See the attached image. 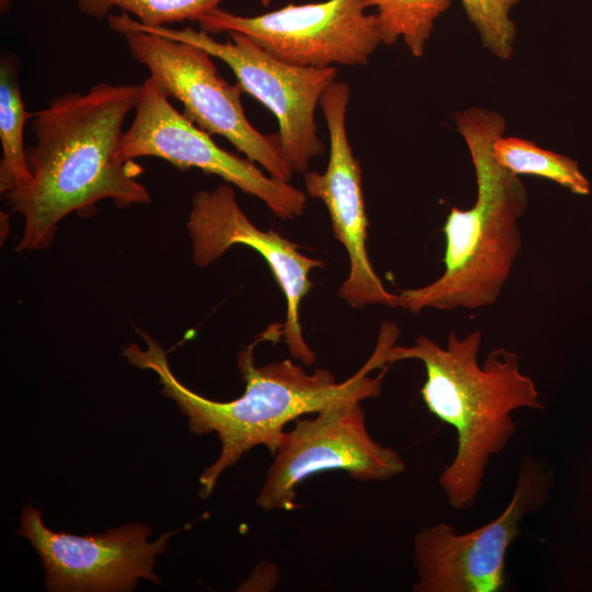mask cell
<instances>
[{"label":"cell","instance_id":"1","mask_svg":"<svg viewBox=\"0 0 592 592\" xmlns=\"http://www.w3.org/2000/svg\"><path fill=\"white\" fill-rule=\"evenodd\" d=\"M140 91L141 84L98 82L84 93L55 96L33 113L30 180L5 195L23 219L18 252L48 248L64 218L90 216L101 201L119 208L150 203L138 181L144 168L117 158L123 124Z\"/></svg>","mask_w":592,"mask_h":592},{"label":"cell","instance_id":"2","mask_svg":"<svg viewBox=\"0 0 592 592\" xmlns=\"http://www.w3.org/2000/svg\"><path fill=\"white\" fill-rule=\"evenodd\" d=\"M138 333L146 349L136 343L125 346L123 355L127 362L158 375L160 392L177 403L187 418L192 433L214 432L220 441L217 459L200 477L202 499L208 498L221 474L253 447L263 445L273 455L288 422L348 398L377 397L382 392L385 369L375 377L369 374L376 368H387L386 354L396 342L392 333L382 330L366 363L353 376L337 383L328 369L308 373L291 360L258 366L253 354L257 340L240 350L237 357L246 384L243 394L229 401H216L183 385L173 374L167 352L158 341L145 331L138 330Z\"/></svg>","mask_w":592,"mask_h":592},{"label":"cell","instance_id":"3","mask_svg":"<svg viewBox=\"0 0 592 592\" xmlns=\"http://www.w3.org/2000/svg\"><path fill=\"white\" fill-rule=\"evenodd\" d=\"M481 342L480 330L464 338L451 332L445 346L421 335L409 346L394 344L386 355L388 365L402 360L423 363L422 400L433 415L456 432V453L441 473L439 486L457 510L475 505L490 459L515 434L512 412L545 409L534 380L520 369L519 355L497 348L480 365Z\"/></svg>","mask_w":592,"mask_h":592},{"label":"cell","instance_id":"4","mask_svg":"<svg viewBox=\"0 0 592 592\" xmlns=\"http://www.w3.org/2000/svg\"><path fill=\"white\" fill-rule=\"evenodd\" d=\"M455 123L475 168L477 196L471 207H452L446 217L443 273L397 294L398 307L413 314L494 304L522 244L519 223L527 208V191L493 155V143L504 135L503 117L470 107L456 113Z\"/></svg>","mask_w":592,"mask_h":592},{"label":"cell","instance_id":"5","mask_svg":"<svg viewBox=\"0 0 592 592\" xmlns=\"http://www.w3.org/2000/svg\"><path fill=\"white\" fill-rule=\"evenodd\" d=\"M109 26L123 35L132 57L147 68L149 78L168 99L183 105V114L209 135H218L267 174L289 182L293 170L276 135H264L248 121L242 89L218 72L206 50L121 22L114 13Z\"/></svg>","mask_w":592,"mask_h":592},{"label":"cell","instance_id":"6","mask_svg":"<svg viewBox=\"0 0 592 592\" xmlns=\"http://www.w3.org/2000/svg\"><path fill=\"white\" fill-rule=\"evenodd\" d=\"M553 477L543 458L524 455L512 498L496 519L467 533L444 522L422 527L413 538L412 591L500 592L508 549L522 534L521 521L544 508Z\"/></svg>","mask_w":592,"mask_h":592},{"label":"cell","instance_id":"7","mask_svg":"<svg viewBox=\"0 0 592 592\" xmlns=\"http://www.w3.org/2000/svg\"><path fill=\"white\" fill-rule=\"evenodd\" d=\"M116 16L128 26L190 43L223 60L235 73L242 91L275 116L281 148L293 172L305 173L310 160L325 152L317 134L316 109L325 91L335 81V67L287 64L238 32H229L230 39L219 42L201 29L149 27L127 13Z\"/></svg>","mask_w":592,"mask_h":592},{"label":"cell","instance_id":"8","mask_svg":"<svg viewBox=\"0 0 592 592\" xmlns=\"http://www.w3.org/2000/svg\"><path fill=\"white\" fill-rule=\"evenodd\" d=\"M362 401L340 400L312 418L296 419L282 433L257 498L262 510H293L298 485L326 470H344L361 482L386 481L405 471L401 455L371 436Z\"/></svg>","mask_w":592,"mask_h":592},{"label":"cell","instance_id":"9","mask_svg":"<svg viewBox=\"0 0 592 592\" xmlns=\"http://www.w3.org/2000/svg\"><path fill=\"white\" fill-rule=\"evenodd\" d=\"M368 8V0H326L289 3L254 16L216 8L196 22L209 34L241 33L291 65L362 66L382 43L376 15Z\"/></svg>","mask_w":592,"mask_h":592},{"label":"cell","instance_id":"10","mask_svg":"<svg viewBox=\"0 0 592 592\" xmlns=\"http://www.w3.org/2000/svg\"><path fill=\"white\" fill-rule=\"evenodd\" d=\"M163 159L184 171L196 168L261 200L280 219H295L306 208V194L289 182L264 173L253 161L220 148L210 135L180 113L148 77L135 115L121 137L117 158Z\"/></svg>","mask_w":592,"mask_h":592},{"label":"cell","instance_id":"11","mask_svg":"<svg viewBox=\"0 0 592 592\" xmlns=\"http://www.w3.org/2000/svg\"><path fill=\"white\" fill-rule=\"evenodd\" d=\"M20 523L18 533L41 557L46 589L56 592H126L139 579L159 584L153 572L156 558L183 530L168 532L155 542L148 540L150 527L140 523L79 536L48 528L41 510L32 504L23 509Z\"/></svg>","mask_w":592,"mask_h":592},{"label":"cell","instance_id":"12","mask_svg":"<svg viewBox=\"0 0 592 592\" xmlns=\"http://www.w3.org/2000/svg\"><path fill=\"white\" fill-rule=\"evenodd\" d=\"M193 262L205 267L234 246H247L269 265L286 301L280 333L291 355L311 365L316 355L307 344L299 319L301 300L311 288L310 273L323 266L320 259L303 253L298 246L274 230L258 228L240 207L232 185L201 190L192 197L186 221Z\"/></svg>","mask_w":592,"mask_h":592},{"label":"cell","instance_id":"13","mask_svg":"<svg viewBox=\"0 0 592 592\" xmlns=\"http://www.w3.org/2000/svg\"><path fill=\"white\" fill-rule=\"evenodd\" d=\"M350 87L334 81L322 94V110L330 140L323 172H305L306 192L321 201L330 216L334 237L349 258V273L339 296L353 308L371 305L398 307L397 294L388 292L367 253L368 220L362 189V169L346 132Z\"/></svg>","mask_w":592,"mask_h":592},{"label":"cell","instance_id":"14","mask_svg":"<svg viewBox=\"0 0 592 592\" xmlns=\"http://www.w3.org/2000/svg\"><path fill=\"white\" fill-rule=\"evenodd\" d=\"M32 115L22 99L15 58L4 54L0 60V192L4 196L30 180L24 127Z\"/></svg>","mask_w":592,"mask_h":592},{"label":"cell","instance_id":"15","mask_svg":"<svg viewBox=\"0 0 592 592\" xmlns=\"http://www.w3.org/2000/svg\"><path fill=\"white\" fill-rule=\"evenodd\" d=\"M493 155L503 168L517 177H540L574 194L590 193V183L576 160L540 148L527 139L502 135L493 143Z\"/></svg>","mask_w":592,"mask_h":592},{"label":"cell","instance_id":"16","mask_svg":"<svg viewBox=\"0 0 592 592\" xmlns=\"http://www.w3.org/2000/svg\"><path fill=\"white\" fill-rule=\"evenodd\" d=\"M368 4L375 8L382 43L401 39L412 56L421 57L451 0H368Z\"/></svg>","mask_w":592,"mask_h":592},{"label":"cell","instance_id":"17","mask_svg":"<svg viewBox=\"0 0 592 592\" xmlns=\"http://www.w3.org/2000/svg\"><path fill=\"white\" fill-rule=\"evenodd\" d=\"M224 0H76L79 11L92 19H107L114 9L134 15L149 27L168 26L183 21H197L219 8Z\"/></svg>","mask_w":592,"mask_h":592},{"label":"cell","instance_id":"18","mask_svg":"<svg viewBox=\"0 0 592 592\" xmlns=\"http://www.w3.org/2000/svg\"><path fill=\"white\" fill-rule=\"evenodd\" d=\"M521 0H460L485 48L500 59H509L514 49L516 27L512 9Z\"/></svg>","mask_w":592,"mask_h":592},{"label":"cell","instance_id":"19","mask_svg":"<svg viewBox=\"0 0 592 592\" xmlns=\"http://www.w3.org/2000/svg\"><path fill=\"white\" fill-rule=\"evenodd\" d=\"M13 0H0V12L7 13Z\"/></svg>","mask_w":592,"mask_h":592}]
</instances>
